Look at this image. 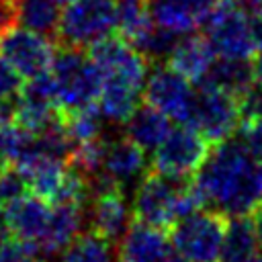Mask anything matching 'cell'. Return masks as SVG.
<instances>
[{
    "label": "cell",
    "mask_w": 262,
    "mask_h": 262,
    "mask_svg": "<svg viewBox=\"0 0 262 262\" xmlns=\"http://www.w3.org/2000/svg\"><path fill=\"white\" fill-rule=\"evenodd\" d=\"M133 207H129L125 188L111 184L96 192L90 199V227L108 242H119L131 225Z\"/></svg>",
    "instance_id": "obj_12"
},
{
    "label": "cell",
    "mask_w": 262,
    "mask_h": 262,
    "mask_svg": "<svg viewBox=\"0 0 262 262\" xmlns=\"http://www.w3.org/2000/svg\"><path fill=\"white\" fill-rule=\"evenodd\" d=\"M239 113L242 123L262 121V82H254V86L244 96H239Z\"/></svg>",
    "instance_id": "obj_29"
},
{
    "label": "cell",
    "mask_w": 262,
    "mask_h": 262,
    "mask_svg": "<svg viewBox=\"0 0 262 262\" xmlns=\"http://www.w3.org/2000/svg\"><path fill=\"white\" fill-rule=\"evenodd\" d=\"M57 2H61V4H66V2H70V0H57Z\"/></svg>",
    "instance_id": "obj_37"
},
{
    "label": "cell",
    "mask_w": 262,
    "mask_h": 262,
    "mask_svg": "<svg viewBox=\"0 0 262 262\" xmlns=\"http://www.w3.org/2000/svg\"><path fill=\"white\" fill-rule=\"evenodd\" d=\"M51 76L55 80L57 102L61 111H78L98 104L102 90V74L94 59L82 49L61 45L55 53Z\"/></svg>",
    "instance_id": "obj_2"
},
{
    "label": "cell",
    "mask_w": 262,
    "mask_h": 262,
    "mask_svg": "<svg viewBox=\"0 0 262 262\" xmlns=\"http://www.w3.org/2000/svg\"><path fill=\"white\" fill-rule=\"evenodd\" d=\"M143 96L147 104L156 106L170 119L178 123H188L196 92L190 86V80L178 74L170 66H156L145 80Z\"/></svg>",
    "instance_id": "obj_10"
},
{
    "label": "cell",
    "mask_w": 262,
    "mask_h": 262,
    "mask_svg": "<svg viewBox=\"0 0 262 262\" xmlns=\"http://www.w3.org/2000/svg\"><path fill=\"white\" fill-rule=\"evenodd\" d=\"M55 53L57 49L47 35L31 31L23 25H10L0 37V55L27 80L51 72Z\"/></svg>",
    "instance_id": "obj_8"
},
{
    "label": "cell",
    "mask_w": 262,
    "mask_h": 262,
    "mask_svg": "<svg viewBox=\"0 0 262 262\" xmlns=\"http://www.w3.org/2000/svg\"><path fill=\"white\" fill-rule=\"evenodd\" d=\"M172 237L166 229L137 221L119 239L121 262H166L172 254Z\"/></svg>",
    "instance_id": "obj_13"
},
{
    "label": "cell",
    "mask_w": 262,
    "mask_h": 262,
    "mask_svg": "<svg viewBox=\"0 0 262 262\" xmlns=\"http://www.w3.org/2000/svg\"><path fill=\"white\" fill-rule=\"evenodd\" d=\"M51 211L53 205L49 201H45L35 192H29L6 205L2 217L8 227V233L14 239L25 242L39 250L51 221Z\"/></svg>",
    "instance_id": "obj_11"
},
{
    "label": "cell",
    "mask_w": 262,
    "mask_h": 262,
    "mask_svg": "<svg viewBox=\"0 0 262 262\" xmlns=\"http://www.w3.org/2000/svg\"><path fill=\"white\" fill-rule=\"evenodd\" d=\"M258 231L254 219L248 217H231L227 221L223 246H221V262H252L258 254Z\"/></svg>",
    "instance_id": "obj_21"
},
{
    "label": "cell",
    "mask_w": 262,
    "mask_h": 262,
    "mask_svg": "<svg viewBox=\"0 0 262 262\" xmlns=\"http://www.w3.org/2000/svg\"><path fill=\"white\" fill-rule=\"evenodd\" d=\"M12 115H14L12 104H0V127L6 125L8 121H12Z\"/></svg>",
    "instance_id": "obj_32"
},
{
    "label": "cell",
    "mask_w": 262,
    "mask_h": 262,
    "mask_svg": "<svg viewBox=\"0 0 262 262\" xmlns=\"http://www.w3.org/2000/svg\"><path fill=\"white\" fill-rule=\"evenodd\" d=\"M184 188L186 184H182L178 178H170L160 172L145 174L137 182L131 203L135 219L170 229L180 219V199Z\"/></svg>",
    "instance_id": "obj_5"
},
{
    "label": "cell",
    "mask_w": 262,
    "mask_h": 262,
    "mask_svg": "<svg viewBox=\"0 0 262 262\" xmlns=\"http://www.w3.org/2000/svg\"><path fill=\"white\" fill-rule=\"evenodd\" d=\"M215 49L207 35H194L186 33V37L178 39L170 57L168 66L174 68L178 74L188 78L194 84H201L205 76L209 74L211 66L215 63Z\"/></svg>",
    "instance_id": "obj_16"
},
{
    "label": "cell",
    "mask_w": 262,
    "mask_h": 262,
    "mask_svg": "<svg viewBox=\"0 0 262 262\" xmlns=\"http://www.w3.org/2000/svg\"><path fill=\"white\" fill-rule=\"evenodd\" d=\"M147 160H145V149H141L135 141L129 137L111 141L106 145L104 162H102V174L111 178L115 184L121 188L135 184L145 176Z\"/></svg>",
    "instance_id": "obj_15"
},
{
    "label": "cell",
    "mask_w": 262,
    "mask_h": 262,
    "mask_svg": "<svg viewBox=\"0 0 262 262\" xmlns=\"http://www.w3.org/2000/svg\"><path fill=\"white\" fill-rule=\"evenodd\" d=\"M172 131L170 117L151 104L137 106L125 121V137L135 141L141 149H156Z\"/></svg>",
    "instance_id": "obj_19"
},
{
    "label": "cell",
    "mask_w": 262,
    "mask_h": 262,
    "mask_svg": "<svg viewBox=\"0 0 262 262\" xmlns=\"http://www.w3.org/2000/svg\"><path fill=\"white\" fill-rule=\"evenodd\" d=\"M119 0H70L63 4L57 41L66 47H92L117 29Z\"/></svg>",
    "instance_id": "obj_3"
},
{
    "label": "cell",
    "mask_w": 262,
    "mask_h": 262,
    "mask_svg": "<svg viewBox=\"0 0 262 262\" xmlns=\"http://www.w3.org/2000/svg\"><path fill=\"white\" fill-rule=\"evenodd\" d=\"M205 27L207 39L219 57L250 59L258 49L252 37L250 16L229 0L217 4Z\"/></svg>",
    "instance_id": "obj_9"
},
{
    "label": "cell",
    "mask_w": 262,
    "mask_h": 262,
    "mask_svg": "<svg viewBox=\"0 0 262 262\" xmlns=\"http://www.w3.org/2000/svg\"><path fill=\"white\" fill-rule=\"evenodd\" d=\"M59 4L57 0H16V20L41 35L57 33L61 16Z\"/></svg>",
    "instance_id": "obj_23"
},
{
    "label": "cell",
    "mask_w": 262,
    "mask_h": 262,
    "mask_svg": "<svg viewBox=\"0 0 262 262\" xmlns=\"http://www.w3.org/2000/svg\"><path fill=\"white\" fill-rule=\"evenodd\" d=\"M16 20V0H0V37Z\"/></svg>",
    "instance_id": "obj_31"
},
{
    "label": "cell",
    "mask_w": 262,
    "mask_h": 262,
    "mask_svg": "<svg viewBox=\"0 0 262 262\" xmlns=\"http://www.w3.org/2000/svg\"><path fill=\"white\" fill-rule=\"evenodd\" d=\"M143 86L117 80V78H102V90L98 96V111L111 123H125L133 111L139 106Z\"/></svg>",
    "instance_id": "obj_18"
},
{
    "label": "cell",
    "mask_w": 262,
    "mask_h": 262,
    "mask_svg": "<svg viewBox=\"0 0 262 262\" xmlns=\"http://www.w3.org/2000/svg\"><path fill=\"white\" fill-rule=\"evenodd\" d=\"M154 27L156 20L149 12L147 0H119L117 31L129 45L139 49Z\"/></svg>",
    "instance_id": "obj_22"
},
{
    "label": "cell",
    "mask_w": 262,
    "mask_h": 262,
    "mask_svg": "<svg viewBox=\"0 0 262 262\" xmlns=\"http://www.w3.org/2000/svg\"><path fill=\"white\" fill-rule=\"evenodd\" d=\"M166 262H190V260H188L186 256H182L180 252H172V254H170V258H168Z\"/></svg>",
    "instance_id": "obj_35"
},
{
    "label": "cell",
    "mask_w": 262,
    "mask_h": 262,
    "mask_svg": "<svg viewBox=\"0 0 262 262\" xmlns=\"http://www.w3.org/2000/svg\"><path fill=\"white\" fill-rule=\"evenodd\" d=\"M254 82H256V74H254V66L250 59L219 57L211 66L209 74L205 76V80L201 84L219 88V90L239 98L254 86Z\"/></svg>",
    "instance_id": "obj_20"
},
{
    "label": "cell",
    "mask_w": 262,
    "mask_h": 262,
    "mask_svg": "<svg viewBox=\"0 0 262 262\" xmlns=\"http://www.w3.org/2000/svg\"><path fill=\"white\" fill-rule=\"evenodd\" d=\"M39 254L37 248L14 237L0 242V262H45Z\"/></svg>",
    "instance_id": "obj_28"
},
{
    "label": "cell",
    "mask_w": 262,
    "mask_h": 262,
    "mask_svg": "<svg viewBox=\"0 0 262 262\" xmlns=\"http://www.w3.org/2000/svg\"><path fill=\"white\" fill-rule=\"evenodd\" d=\"M23 76L14 70L10 61L0 55V104H16L23 94Z\"/></svg>",
    "instance_id": "obj_27"
},
{
    "label": "cell",
    "mask_w": 262,
    "mask_h": 262,
    "mask_svg": "<svg viewBox=\"0 0 262 262\" xmlns=\"http://www.w3.org/2000/svg\"><path fill=\"white\" fill-rule=\"evenodd\" d=\"M252 262H262V256H256V258H254Z\"/></svg>",
    "instance_id": "obj_36"
},
{
    "label": "cell",
    "mask_w": 262,
    "mask_h": 262,
    "mask_svg": "<svg viewBox=\"0 0 262 262\" xmlns=\"http://www.w3.org/2000/svg\"><path fill=\"white\" fill-rule=\"evenodd\" d=\"M227 215L215 209H199L170 227L172 246L190 262H215L227 229Z\"/></svg>",
    "instance_id": "obj_4"
},
{
    "label": "cell",
    "mask_w": 262,
    "mask_h": 262,
    "mask_svg": "<svg viewBox=\"0 0 262 262\" xmlns=\"http://www.w3.org/2000/svg\"><path fill=\"white\" fill-rule=\"evenodd\" d=\"M86 211L82 205L72 203H55L51 211V221L47 227V233L39 246V252L45 256H55L63 252L78 235L84 223Z\"/></svg>",
    "instance_id": "obj_17"
},
{
    "label": "cell",
    "mask_w": 262,
    "mask_h": 262,
    "mask_svg": "<svg viewBox=\"0 0 262 262\" xmlns=\"http://www.w3.org/2000/svg\"><path fill=\"white\" fill-rule=\"evenodd\" d=\"M59 262H113V242L90 229L61 252Z\"/></svg>",
    "instance_id": "obj_24"
},
{
    "label": "cell",
    "mask_w": 262,
    "mask_h": 262,
    "mask_svg": "<svg viewBox=\"0 0 262 262\" xmlns=\"http://www.w3.org/2000/svg\"><path fill=\"white\" fill-rule=\"evenodd\" d=\"M209 145L211 143L194 127L180 123V127L172 129L168 137L156 147L154 168L156 172L178 180L194 176L211 151Z\"/></svg>",
    "instance_id": "obj_7"
},
{
    "label": "cell",
    "mask_w": 262,
    "mask_h": 262,
    "mask_svg": "<svg viewBox=\"0 0 262 262\" xmlns=\"http://www.w3.org/2000/svg\"><path fill=\"white\" fill-rule=\"evenodd\" d=\"M102 115L98 106H88V108H78V111H63V129L72 143H84L90 139L102 137Z\"/></svg>",
    "instance_id": "obj_25"
},
{
    "label": "cell",
    "mask_w": 262,
    "mask_h": 262,
    "mask_svg": "<svg viewBox=\"0 0 262 262\" xmlns=\"http://www.w3.org/2000/svg\"><path fill=\"white\" fill-rule=\"evenodd\" d=\"M252 219H254V225H256V231H258V237H260V244H262V205L254 211Z\"/></svg>",
    "instance_id": "obj_34"
},
{
    "label": "cell",
    "mask_w": 262,
    "mask_h": 262,
    "mask_svg": "<svg viewBox=\"0 0 262 262\" xmlns=\"http://www.w3.org/2000/svg\"><path fill=\"white\" fill-rule=\"evenodd\" d=\"M242 123V113H239V98L201 84L192 113L186 125L194 127L209 143H221L233 135V131Z\"/></svg>",
    "instance_id": "obj_6"
},
{
    "label": "cell",
    "mask_w": 262,
    "mask_h": 262,
    "mask_svg": "<svg viewBox=\"0 0 262 262\" xmlns=\"http://www.w3.org/2000/svg\"><path fill=\"white\" fill-rule=\"evenodd\" d=\"M147 4L156 25L186 35L209 20L219 0H147Z\"/></svg>",
    "instance_id": "obj_14"
},
{
    "label": "cell",
    "mask_w": 262,
    "mask_h": 262,
    "mask_svg": "<svg viewBox=\"0 0 262 262\" xmlns=\"http://www.w3.org/2000/svg\"><path fill=\"white\" fill-rule=\"evenodd\" d=\"M239 133H242V141L244 145L250 149V154L254 158H258L262 162V121H250V123H242L239 125Z\"/></svg>",
    "instance_id": "obj_30"
},
{
    "label": "cell",
    "mask_w": 262,
    "mask_h": 262,
    "mask_svg": "<svg viewBox=\"0 0 262 262\" xmlns=\"http://www.w3.org/2000/svg\"><path fill=\"white\" fill-rule=\"evenodd\" d=\"M203 207L227 217H248L262 205V162L244 141H221L209 151L190 182Z\"/></svg>",
    "instance_id": "obj_1"
},
{
    "label": "cell",
    "mask_w": 262,
    "mask_h": 262,
    "mask_svg": "<svg viewBox=\"0 0 262 262\" xmlns=\"http://www.w3.org/2000/svg\"><path fill=\"white\" fill-rule=\"evenodd\" d=\"M252 66H254V74H256V82H262V49L254 55L252 59Z\"/></svg>",
    "instance_id": "obj_33"
},
{
    "label": "cell",
    "mask_w": 262,
    "mask_h": 262,
    "mask_svg": "<svg viewBox=\"0 0 262 262\" xmlns=\"http://www.w3.org/2000/svg\"><path fill=\"white\" fill-rule=\"evenodd\" d=\"M31 188H29V182L25 178V174L14 166H4L0 170V205L6 207L10 205L12 201L29 194Z\"/></svg>",
    "instance_id": "obj_26"
}]
</instances>
